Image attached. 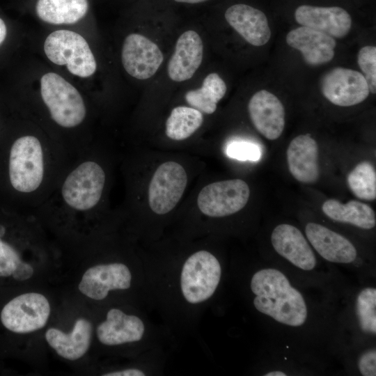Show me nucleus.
Returning a JSON list of instances; mask_svg holds the SVG:
<instances>
[{"mask_svg":"<svg viewBox=\"0 0 376 376\" xmlns=\"http://www.w3.org/2000/svg\"><path fill=\"white\" fill-rule=\"evenodd\" d=\"M250 286L256 295L254 306L260 313L291 327L306 322L304 299L281 272L272 268L260 269L252 276Z\"/></svg>","mask_w":376,"mask_h":376,"instance_id":"1","label":"nucleus"},{"mask_svg":"<svg viewBox=\"0 0 376 376\" xmlns=\"http://www.w3.org/2000/svg\"><path fill=\"white\" fill-rule=\"evenodd\" d=\"M47 148L33 134L17 138L12 144L8 159L10 182L14 189L33 195L42 187L47 178Z\"/></svg>","mask_w":376,"mask_h":376,"instance_id":"2","label":"nucleus"},{"mask_svg":"<svg viewBox=\"0 0 376 376\" xmlns=\"http://www.w3.org/2000/svg\"><path fill=\"white\" fill-rule=\"evenodd\" d=\"M106 174L102 166L88 158L73 167L63 179L58 193L61 206L78 212L94 209L104 189Z\"/></svg>","mask_w":376,"mask_h":376,"instance_id":"3","label":"nucleus"},{"mask_svg":"<svg viewBox=\"0 0 376 376\" xmlns=\"http://www.w3.org/2000/svg\"><path fill=\"white\" fill-rule=\"evenodd\" d=\"M42 100L52 119L60 127L71 129L81 125L86 107L78 90L55 72L44 74L40 81Z\"/></svg>","mask_w":376,"mask_h":376,"instance_id":"4","label":"nucleus"},{"mask_svg":"<svg viewBox=\"0 0 376 376\" xmlns=\"http://www.w3.org/2000/svg\"><path fill=\"white\" fill-rule=\"evenodd\" d=\"M44 52L47 58L59 65H65L72 75L87 78L97 69L95 56L84 38L69 30H57L46 38Z\"/></svg>","mask_w":376,"mask_h":376,"instance_id":"5","label":"nucleus"},{"mask_svg":"<svg viewBox=\"0 0 376 376\" xmlns=\"http://www.w3.org/2000/svg\"><path fill=\"white\" fill-rule=\"evenodd\" d=\"M221 275L220 263L213 254L204 250L196 251L182 267L180 287L183 297L193 304L206 301L214 293Z\"/></svg>","mask_w":376,"mask_h":376,"instance_id":"6","label":"nucleus"},{"mask_svg":"<svg viewBox=\"0 0 376 376\" xmlns=\"http://www.w3.org/2000/svg\"><path fill=\"white\" fill-rule=\"evenodd\" d=\"M250 189L241 179L214 182L205 186L197 197L200 211L211 217H223L241 210L247 203Z\"/></svg>","mask_w":376,"mask_h":376,"instance_id":"7","label":"nucleus"},{"mask_svg":"<svg viewBox=\"0 0 376 376\" xmlns=\"http://www.w3.org/2000/svg\"><path fill=\"white\" fill-rule=\"evenodd\" d=\"M49 314L47 299L42 294L29 292L18 295L7 303L1 312V321L14 333L27 334L44 327Z\"/></svg>","mask_w":376,"mask_h":376,"instance_id":"8","label":"nucleus"},{"mask_svg":"<svg viewBox=\"0 0 376 376\" xmlns=\"http://www.w3.org/2000/svg\"><path fill=\"white\" fill-rule=\"evenodd\" d=\"M187 175L178 162L169 161L155 170L148 186V203L157 214L171 212L178 204L185 190Z\"/></svg>","mask_w":376,"mask_h":376,"instance_id":"9","label":"nucleus"},{"mask_svg":"<svg viewBox=\"0 0 376 376\" xmlns=\"http://www.w3.org/2000/svg\"><path fill=\"white\" fill-rule=\"evenodd\" d=\"M320 88L329 102L340 107L358 104L370 93L368 83L361 72L341 67L326 72L321 79Z\"/></svg>","mask_w":376,"mask_h":376,"instance_id":"10","label":"nucleus"},{"mask_svg":"<svg viewBox=\"0 0 376 376\" xmlns=\"http://www.w3.org/2000/svg\"><path fill=\"white\" fill-rule=\"evenodd\" d=\"M164 60L159 47L139 33H130L124 40L121 61L125 71L137 79L153 76Z\"/></svg>","mask_w":376,"mask_h":376,"instance_id":"11","label":"nucleus"},{"mask_svg":"<svg viewBox=\"0 0 376 376\" xmlns=\"http://www.w3.org/2000/svg\"><path fill=\"white\" fill-rule=\"evenodd\" d=\"M131 281V272L125 265L119 263L101 264L85 272L79 290L91 299L102 300L110 290L128 289Z\"/></svg>","mask_w":376,"mask_h":376,"instance_id":"12","label":"nucleus"},{"mask_svg":"<svg viewBox=\"0 0 376 376\" xmlns=\"http://www.w3.org/2000/svg\"><path fill=\"white\" fill-rule=\"evenodd\" d=\"M249 116L255 128L269 140L281 135L285 126V109L280 100L272 93L256 92L248 104Z\"/></svg>","mask_w":376,"mask_h":376,"instance_id":"13","label":"nucleus"},{"mask_svg":"<svg viewBox=\"0 0 376 376\" xmlns=\"http://www.w3.org/2000/svg\"><path fill=\"white\" fill-rule=\"evenodd\" d=\"M298 24L333 38H340L347 35L352 26L350 14L338 6L320 7L309 5L299 6L295 13Z\"/></svg>","mask_w":376,"mask_h":376,"instance_id":"14","label":"nucleus"},{"mask_svg":"<svg viewBox=\"0 0 376 376\" xmlns=\"http://www.w3.org/2000/svg\"><path fill=\"white\" fill-rule=\"evenodd\" d=\"M271 242L275 251L297 267L311 270L316 258L301 232L295 226L283 224L273 230Z\"/></svg>","mask_w":376,"mask_h":376,"instance_id":"15","label":"nucleus"},{"mask_svg":"<svg viewBox=\"0 0 376 376\" xmlns=\"http://www.w3.org/2000/svg\"><path fill=\"white\" fill-rule=\"evenodd\" d=\"M286 42L300 51L306 63L311 65L328 63L334 56V38L306 26L290 31L286 36Z\"/></svg>","mask_w":376,"mask_h":376,"instance_id":"16","label":"nucleus"},{"mask_svg":"<svg viewBox=\"0 0 376 376\" xmlns=\"http://www.w3.org/2000/svg\"><path fill=\"white\" fill-rule=\"evenodd\" d=\"M227 22L249 43L263 46L270 39L271 30L267 18L261 10L238 3L229 7L225 13Z\"/></svg>","mask_w":376,"mask_h":376,"instance_id":"17","label":"nucleus"},{"mask_svg":"<svg viewBox=\"0 0 376 376\" xmlns=\"http://www.w3.org/2000/svg\"><path fill=\"white\" fill-rule=\"evenodd\" d=\"M203 45L194 31L184 32L178 39L175 50L168 63V75L175 81L189 79L201 64Z\"/></svg>","mask_w":376,"mask_h":376,"instance_id":"18","label":"nucleus"},{"mask_svg":"<svg viewBox=\"0 0 376 376\" xmlns=\"http://www.w3.org/2000/svg\"><path fill=\"white\" fill-rule=\"evenodd\" d=\"M286 155L289 171L297 180L307 184L318 180V146L309 134L294 138L288 147Z\"/></svg>","mask_w":376,"mask_h":376,"instance_id":"19","label":"nucleus"},{"mask_svg":"<svg viewBox=\"0 0 376 376\" xmlns=\"http://www.w3.org/2000/svg\"><path fill=\"white\" fill-rule=\"evenodd\" d=\"M305 233L315 251L329 262L350 263L356 259L357 250L350 240L327 227L310 222Z\"/></svg>","mask_w":376,"mask_h":376,"instance_id":"20","label":"nucleus"},{"mask_svg":"<svg viewBox=\"0 0 376 376\" xmlns=\"http://www.w3.org/2000/svg\"><path fill=\"white\" fill-rule=\"evenodd\" d=\"M144 331L143 322L139 317L111 308L107 312L106 320L97 326L96 331L102 344L118 345L139 341Z\"/></svg>","mask_w":376,"mask_h":376,"instance_id":"21","label":"nucleus"},{"mask_svg":"<svg viewBox=\"0 0 376 376\" xmlns=\"http://www.w3.org/2000/svg\"><path fill=\"white\" fill-rule=\"evenodd\" d=\"M91 337V324L84 318L77 319L68 334L56 328H50L45 333L49 345L60 357L70 361L77 360L86 353Z\"/></svg>","mask_w":376,"mask_h":376,"instance_id":"22","label":"nucleus"},{"mask_svg":"<svg viewBox=\"0 0 376 376\" xmlns=\"http://www.w3.org/2000/svg\"><path fill=\"white\" fill-rule=\"evenodd\" d=\"M33 8L42 22L54 25L72 24L85 18L89 0H34Z\"/></svg>","mask_w":376,"mask_h":376,"instance_id":"23","label":"nucleus"},{"mask_svg":"<svg viewBox=\"0 0 376 376\" xmlns=\"http://www.w3.org/2000/svg\"><path fill=\"white\" fill-rule=\"evenodd\" d=\"M322 212L331 219L352 224L363 229L376 225L375 211L368 205L352 200L342 203L336 199H328L322 205Z\"/></svg>","mask_w":376,"mask_h":376,"instance_id":"24","label":"nucleus"},{"mask_svg":"<svg viewBox=\"0 0 376 376\" xmlns=\"http://www.w3.org/2000/svg\"><path fill=\"white\" fill-rule=\"evenodd\" d=\"M226 92L224 81L217 73H210L204 79L200 88L186 93L185 100L193 108L207 114L213 113L218 102Z\"/></svg>","mask_w":376,"mask_h":376,"instance_id":"25","label":"nucleus"},{"mask_svg":"<svg viewBox=\"0 0 376 376\" xmlns=\"http://www.w3.org/2000/svg\"><path fill=\"white\" fill-rule=\"evenodd\" d=\"M202 113L193 108L178 106L173 109L166 121V134L174 141L191 136L202 125Z\"/></svg>","mask_w":376,"mask_h":376,"instance_id":"26","label":"nucleus"},{"mask_svg":"<svg viewBox=\"0 0 376 376\" xmlns=\"http://www.w3.org/2000/svg\"><path fill=\"white\" fill-rule=\"evenodd\" d=\"M347 182L357 198L370 201L375 200L376 172L370 162L359 163L348 174Z\"/></svg>","mask_w":376,"mask_h":376,"instance_id":"27","label":"nucleus"},{"mask_svg":"<svg viewBox=\"0 0 376 376\" xmlns=\"http://www.w3.org/2000/svg\"><path fill=\"white\" fill-rule=\"evenodd\" d=\"M356 313L362 331L376 334V290L374 288L363 289L358 295Z\"/></svg>","mask_w":376,"mask_h":376,"instance_id":"28","label":"nucleus"},{"mask_svg":"<svg viewBox=\"0 0 376 376\" xmlns=\"http://www.w3.org/2000/svg\"><path fill=\"white\" fill-rule=\"evenodd\" d=\"M358 65L366 79L370 92L376 91V47L365 46L360 49L357 55Z\"/></svg>","mask_w":376,"mask_h":376,"instance_id":"29","label":"nucleus"},{"mask_svg":"<svg viewBox=\"0 0 376 376\" xmlns=\"http://www.w3.org/2000/svg\"><path fill=\"white\" fill-rule=\"evenodd\" d=\"M226 155L240 161L256 162L261 158V149L256 143L246 141H233L226 147Z\"/></svg>","mask_w":376,"mask_h":376,"instance_id":"30","label":"nucleus"},{"mask_svg":"<svg viewBox=\"0 0 376 376\" xmlns=\"http://www.w3.org/2000/svg\"><path fill=\"white\" fill-rule=\"evenodd\" d=\"M19 253L0 237V276H10L21 262Z\"/></svg>","mask_w":376,"mask_h":376,"instance_id":"31","label":"nucleus"},{"mask_svg":"<svg viewBox=\"0 0 376 376\" xmlns=\"http://www.w3.org/2000/svg\"><path fill=\"white\" fill-rule=\"evenodd\" d=\"M360 373L363 376L376 375V352L371 350L365 352L360 357L358 362Z\"/></svg>","mask_w":376,"mask_h":376,"instance_id":"32","label":"nucleus"},{"mask_svg":"<svg viewBox=\"0 0 376 376\" xmlns=\"http://www.w3.org/2000/svg\"><path fill=\"white\" fill-rule=\"evenodd\" d=\"M33 274V267L29 264L21 260L12 276L15 280L22 281L30 279Z\"/></svg>","mask_w":376,"mask_h":376,"instance_id":"33","label":"nucleus"},{"mask_svg":"<svg viewBox=\"0 0 376 376\" xmlns=\"http://www.w3.org/2000/svg\"><path fill=\"white\" fill-rule=\"evenodd\" d=\"M103 376H144L145 373L136 368H128L120 371L110 372L103 374Z\"/></svg>","mask_w":376,"mask_h":376,"instance_id":"34","label":"nucleus"},{"mask_svg":"<svg viewBox=\"0 0 376 376\" xmlns=\"http://www.w3.org/2000/svg\"><path fill=\"white\" fill-rule=\"evenodd\" d=\"M7 33V28L4 21L0 18V45L3 42Z\"/></svg>","mask_w":376,"mask_h":376,"instance_id":"35","label":"nucleus"},{"mask_svg":"<svg viewBox=\"0 0 376 376\" xmlns=\"http://www.w3.org/2000/svg\"><path fill=\"white\" fill-rule=\"evenodd\" d=\"M264 375L265 376H286L287 375L283 372L275 370V371L269 372L265 374Z\"/></svg>","mask_w":376,"mask_h":376,"instance_id":"36","label":"nucleus"},{"mask_svg":"<svg viewBox=\"0 0 376 376\" xmlns=\"http://www.w3.org/2000/svg\"><path fill=\"white\" fill-rule=\"evenodd\" d=\"M177 2H181V3H197L205 1L207 0H174Z\"/></svg>","mask_w":376,"mask_h":376,"instance_id":"37","label":"nucleus"},{"mask_svg":"<svg viewBox=\"0 0 376 376\" xmlns=\"http://www.w3.org/2000/svg\"><path fill=\"white\" fill-rule=\"evenodd\" d=\"M6 232V228L3 226L0 225V237H2Z\"/></svg>","mask_w":376,"mask_h":376,"instance_id":"38","label":"nucleus"}]
</instances>
